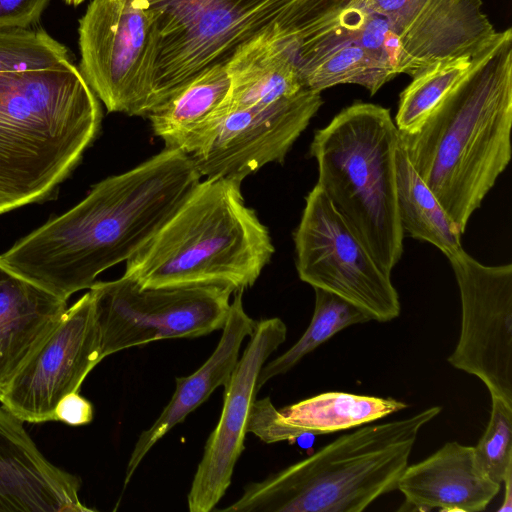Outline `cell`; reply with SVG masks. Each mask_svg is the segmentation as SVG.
Masks as SVG:
<instances>
[{"label":"cell","instance_id":"obj_19","mask_svg":"<svg viewBox=\"0 0 512 512\" xmlns=\"http://www.w3.org/2000/svg\"><path fill=\"white\" fill-rule=\"evenodd\" d=\"M234 294L215 350L194 373L175 378L176 388L171 400L155 422L138 437L127 464L124 487L151 448L229 380L238 362L242 342L253 333L256 325L244 310L243 291Z\"/></svg>","mask_w":512,"mask_h":512},{"label":"cell","instance_id":"obj_23","mask_svg":"<svg viewBox=\"0 0 512 512\" xmlns=\"http://www.w3.org/2000/svg\"><path fill=\"white\" fill-rule=\"evenodd\" d=\"M23 423L0 407V512L41 510L57 480V466L41 453Z\"/></svg>","mask_w":512,"mask_h":512},{"label":"cell","instance_id":"obj_4","mask_svg":"<svg viewBox=\"0 0 512 512\" xmlns=\"http://www.w3.org/2000/svg\"><path fill=\"white\" fill-rule=\"evenodd\" d=\"M274 253L267 227L245 204L241 183L200 181L190 196L126 261L123 276L143 287H251Z\"/></svg>","mask_w":512,"mask_h":512},{"label":"cell","instance_id":"obj_25","mask_svg":"<svg viewBox=\"0 0 512 512\" xmlns=\"http://www.w3.org/2000/svg\"><path fill=\"white\" fill-rule=\"evenodd\" d=\"M314 291L315 306L310 324L293 346L263 365L258 377V389L272 378L290 371L303 357L339 331L371 321L364 311L343 298L320 288H314Z\"/></svg>","mask_w":512,"mask_h":512},{"label":"cell","instance_id":"obj_18","mask_svg":"<svg viewBox=\"0 0 512 512\" xmlns=\"http://www.w3.org/2000/svg\"><path fill=\"white\" fill-rule=\"evenodd\" d=\"M406 407L393 398L331 391L277 410L266 397L254 401L247 430L266 443L289 441L361 427Z\"/></svg>","mask_w":512,"mask_h":512},{"label":"cell","instance_id":"obj_21","mask_svg":"<svg viewBox=\"0 0 512 512\" xmlns=\"http://www.w3.org/2000/svg\"><path fill=\"white\" fill-rule=\"evenodd\" d=\"M226 67L231 86L222 118L235 110L273 104L305 88L276 19L242 44Z\"/></svg>","mask_w":512,"mask_h":512},{"label":"cell","instance_id":"obj_24","mask_svg":"<svg viewBox=\"0 0 512 512\" xmlns=\"http://www.w3.org/2000/svg\"><path fill=\"white\" fill-rule=\"evenodd\" d=\"M396 188L404 233L434 245L446 257L462 249V231L417 173L400 141L396 152Z\"/></svg>","mask_w":512,"mask_h":512},{"label":"cell","instance_id":"obj_15","mask_svg":"<svg viewBox=\"0 0 512 512\" xmlns=\"http://www.w3.org/2000/svg\"><path fill=\"white\" fill-rule=\"evenodd\" d=\"M287 327L277 317L256 322L242 356L224 385L219 421L204 447L187 496L190 512H210L231 484L234 467L245 446L250 412L259 391V373L270 355L286 340Z\"/></svg>","mask_w":512,"mask_h":512},{"label":"cell","instance_id":"obj_5","mask_svg":"<svg viewBox=\"0 0 512 512\" xmlns=\"http://www.w3.org/2000/svg\"><path fill=\"white\" fill-rule=\"evenodd\" d=\"M442 408L366 424L268 478L248 484L226 512H361L397 488L421 429Z\"/></svg>","mask_w":512,"mask_h":512},{"label":"cell","instance_id":"obj_22","mask_svg":"<svg viewBox=\"0 0 512 512\" xmlns=\"http://www.w3.org/2000/svg\"><path fill=\"white\" fill-rule=\"evenodd\" d=\"M230 86L226 64H217L156 105L146 117L165 149L191 155L204 147L222 119Z\"/></svg>","mask_w":512,"mask_h":512},{"label":"cell","instance_id":"obj_33","mask_svg":"<svg viewBox=\"0 0 512 512\" xmlns=\"http://www.w3.org/2000/svg\"><path fill=\"white\" fill-rule=\"evenodd\" d=\"M84 0H64V2L68 5L77 6L82 3Z\"/></svg>","mask_w":512,"mask_h":512},{"label":"cell","instance_id":"obj_1","mask_svg":"<svg viewBox=\"0 0 512 512\" xmlns=\"http://www.w3.org/2000/svg\"><path fill=\"white\" fill-rule=\"evenodd\" d=\"M201 178L189 155L164 148L136 167L95 184L76 206L0 254V263L68 300L141 249Z\"/></svg>","mask_w":512,"mask_h":512},{"label":"cell","instance_id":"obj_27","mask_svg":"<svg viewBox=\"0 0 512 512\" xmlns=\"http://www.w3.org/2000/svg\"><path fill=\"white\" fill-rule=\"evenodd\" d=\"M73 61L66 46L44 30L0 29V72L47 68Z\"/></svg>","mask_w":512,"mask_h":512},{"label":"cell","instance_id":"obj_31","mask_svg":"<svg viewBox=\"0 0 512 512\" xmlns=\"http://www.w3.org/2000/svg\"><path fill=\"white\" fill-rule=\"evenodd\" d=\"M94 417L92 403L83 397L79 391L66 394L56 405L54 420L70 426L89 424Z\"/></svg>","mask_w":512,"mask_h":512},{"label":"cell","instance_id":"obj_20","mask_svg":"<svg viewBox=\"0 0 512 512\" xmlns=\"http://www.w3.org/2000/svg\"><path fill=\"white\" fill-rule=\"evenodd\" d=\"M67 308V300L0 263V397Z\"/></svg>","mask_w":512,"mask_h":512},{"label":"cell","instance_id":"obj_6","mask_svg":"<svg viewBox=\"0 0 512 512\" xmlns=\"http://www.w3.org/2000/svg\"><path fill=\"white\" fill-rule=\"evenodd\" d=\"M399 141L389 109L355 102L316 130L310 145L317 185L389 275L403 253L396 188Z\"/></svg>","mask_w":512,"mask_h":512},{"label":"cell","instance_id":"obj_30","mask_svg":"<svg viewBox=\"0 0 512 512\" xmlns=\"http://www.w3.org/2000/svg\"><path fill=\"white\" fill-rule=\"evenodd\" d=\"M367 6L384 17L395 33L405 29L429 0H364Z\"/></svg>","mask_w":512,"mask_h":512},{"label":"cell","instance_id":"obj_29","mask_svg":"<svg viewBox=\"0 0 512 512\" xmlns=\"http://www.w3.org/2000/svg\"><path fill=\"white\" fill-rule=\"evenodd\" d=\"M50 0H0V29H27L35 25Z\"/></svg>","mask_w":512,"mask_h":512},{"label":"cell","instance_id":"obj_32","mask_svg":"<svg viewBox=\"0 0 512 512\" xmlns=\"http://www.w3.org/2000/svg\"><path fill=\"white\" fill-rule=\"evenodd\" d=\"M504 498L501 507L498 509L499 512H511L512 511V469H510L504 479Z\"/></svg>","mask_w":512,"mask_h":512},{"label":"cell","instance_id":"obj_17","mask_svg":"<svg viewBox=\"0 0 512 512\" xmlns=\"http://www.w3.org/2000/svg\"><path fill=\"white\" fill-rule=\"evenodd\" d=\"M481 0H429L401 32L396 33V72L411 78L438 62L482 51L495 37Z\"/></svg>","mask_w":512,"mask_h":512},{"label":"cell","instance_id":"obj_9","mask_svg":"<svg viewBox=\"0 0 512 512\" xmlns=\"http://www.w3.org/2000/svg\"><path fill=\"white\" fill-rule=\"evenodd\" d=\"M101 355L157 340L196 338L225 325L232 290L217 285L143 287L122 276L89 288Z\"/></svg>","mask_w":512,"mask_h":512},{"label":"cell","instance_id":"obj_16","mask_svg":"<svg viewBox=\"0 0 512 512\" xmlns=\"http://www.w3.org/2000/svg\"><path fill=\"white\" fill-rule=\"evenodd\" d=\"M500 487L479 464L474 446L450 441L426 459L407 465L396 489L404 496L401 511L480 512Z\"/></svg>","mask_w":512,"mask_h":512},{"label":"cell","instance_id":"obj_26","mask_svg":"<svg viewBox=\"0 0 512 512\" xmlns=\"http://www.w3.org/2000/svg\"><path fill=\"white\" fill-rule=\"evenodd\" d=\"M477 54L438 62L412 77L411 83L400 94L395 116L398 131L409 132L416 129L468 72Z\"/></svg>","mask_w":512,"mask_h":512},{"label":"cell","instance_id":"obj_3","mask_svg":"<svg viewBox=\"0 0 512 512\" xmlns=\"http://www.w3.org/2000/svg\"><path fill=\"white\" fill-rule=\"evenodd\" d=\"M101 121L99 99L73 61L0 72V214L55 195Z\"/></svg>","mask_w":512,"mask_h":512},{"label":"cell","instance_id":"obj_11","mask_svg":"<svg viewBox=\"0 0 512 512\" xmlns=\"http://www.w3.org/2000/svg\"><path fill=\"white\" fill-rule=\"evenodd\" d=\"M447 258L461 301L460 335L447 360L512 404V264L487 266L463 248Z\"/></svg>","mask_w":512,"mask_h":512},{"label":"cell","instance_id":"obj_14","mask_svg":"<svg viewBox=\"0 0 512 512\" xmlns=\"http://www.w3.org/2000/svg\"><path fill=\"white\" fill-rule=\"evenodd\" d=\"M345 0H293L276 18L303 87L322 92L357 84L375 94L393 77L358 45L343 16Z\"/></svg>","mask_w":512,"mask_h":512},{"label":"cell","instance_id":"obj_12","mask_svg":"<svg viewBox=\"0 0 512 512\" xmlns=\"http://www.w3.org/2000/svg\"><path fill=\"white\" fill-rule=\"evenodd\" d=\"M102 360L93 298L88 291L66 309L14 376L0 403L23 422L55 421L58 402L79 391Z\"/></svg>","mask_w":512,"mask_h":512},{"label":"cell","instance_id":"obj_13","mask_svg":"<svg viewBox=\"0 0 512 512\" xmlns=\"http://www.w3.org/2000/svg\"><path fill=\"white\" fill-rule=\"evenodd\" d=\"M322 104L321 92L303 88L270 105L229 112L189 156L201 177L242 183L264 165L282 163Z\"/></svg>","mask_w":512,"mask_h":512},{"label":"cell","instance_id":"obj_28","mask_svg":"<svg viewBox=\"0 0 512 512\" xmlns=\"http://www.w3.org/2000/svg\"><path fill=\"white\" fill-rule=\"evenodd\" d=\"M474 452L485 472L502 484L512 469V404L491 397L490 419Z\"/></svg>","mask_w":512,"mask_h":512},{"label":"cell","instance_id":"obj_2","mask_svg":"<svg viewBox=\"0 0 512 512\" xmlns=\"http://www.w3.org/2000/svg\"><path fill=\"white\" fill-rule=\"evenodd\" d=\"M512 29L497 32L414 130L399 132L411 164L465 232L511 159Z\"/></svg>","mask_w":512,"mask_h":512},{"label":"cell","instance_id":"obj_10","mask_svg":"<svg viewBox=\"0 0 512 512\" xmlns=\"http://www.w3.org/2000/svg\"><path fill=\"white\" fill-rule=\"evenodd\" d=\"M293 240L303 282L343 298L371 320L388 322L400 315L391 275L355 237L317 184L305 198Z\"/></svg>","mask_w":512,"mask_h":512},{"label":"cell","instance_id":"obj_8","mask_svg":"<svg viewBox=\"0 0 512 512\" xmlns=\"http://www.w3.org/2000/svg\"><path fill=\"white\" fill-rule=\"evenodd\" d=\"M293 0H146L159 32L156 105L235 51Z\"/></svg>","mask_w":512,"mask_h":512},{"label":"cell","instance_id":"obj_7","mask_svg":"<svg viewBox=\"0 0 512 512\" xmlns=\"http://www.w3.org/2000/svg\"><path fill=\"white\" fill-rule=\"evenodd\" d=\"M79 71L109 112L156 106L159 32L146 0H92L79 20Z\"/></svg>","mask_w":512,"mask_h":512}]
</instances>
